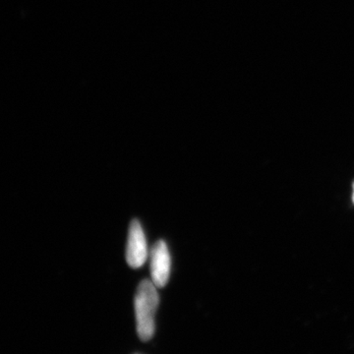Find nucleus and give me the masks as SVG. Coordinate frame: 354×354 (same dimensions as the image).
<instances>
[{
  "instance_id": "obj_1",
  "label": "nucleus",
  "mask_w": 354,
  "mask_h": 354,
  "mask_svg": "<svg viewBox=\"0 0 354 354\" xmlns=\"http://www.w3.org/2000/svg\"><path fill=\"white\" fill-rule=\"evenodd\" d=\"M157 286L149 279L140 283L135 295L137 333L142 342H148L156 330V313L158 306Z\"/></svg>"
},
{
  "instance_id": "obj_2",
  "label": "nucleus",
  "mask_w": 354,
  "mask_h": 354,
  "mask_svg": "<svg viewBox=\"0 0 354 354\" xmlns=\"http://www.w3.org/2000/svg\"><path fill=\"white\" fill-rule=\"evenodd\" d=\"M149 252L145 234L137 220H133L129 227L127 247V261L133 269H138L145 264Z\"/></svg>"
},
{
  "instance_id": "obj_3",
  "label": "nucleus",
  "mask_w": 354,
  "mask_h": 354,
  "mask_svg": "<svg viewBox=\"0 0 354 354\" xmlns=\"http://www.w3.org/2000/svg\"><path fill=\"white\" fill-rule=\"evenodd\" d=\"M171 260L167 243L162 241L156 242L151 251V274L158 288H165L171 276Z\"/></svg>"
},
{
  "instance_id": "obj_4",
  "label": "nucleus",
  "mask_w": 354,
  "mask_h": 354,
  "mask_svg": "<svg viewBox=\"0 0 354 354\" xmlns=\"http://www.w3.org/2000/svg\"><path fill=\"white\" fill-rule=\"evenodd\" d=\"M353 202H354V193H353Z\"/></svg>"
}]
</instances>
